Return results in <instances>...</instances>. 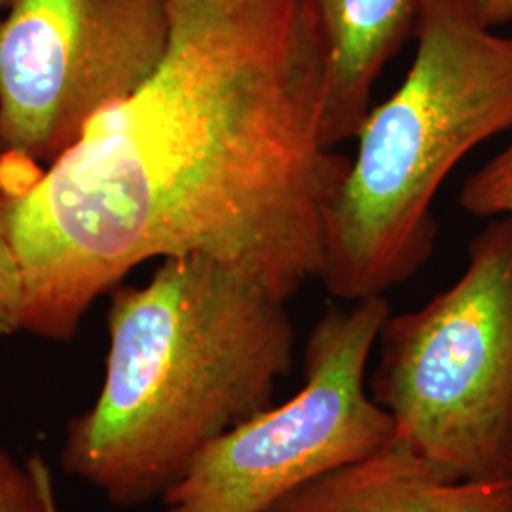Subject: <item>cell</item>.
<instances>
[{
    "label": "cell",
    "instance_id": "obj_4",
    "mask_svg": "<svg viewBox=\"0 0 512 512\" xmlns=\"http://www.w3.org/2000/svg\"><path fill=\"white\" fill-rule=\"evenodd\" d=\"M368 393L397 437L458 482L512 478V217L469 243L458 281L385 319Z\"/></svg>",
    "mask_w": 512,
    "mask_h": 512
},
{
    "label": "cell",
    "instance_id": "obj_5",
    "mask_svg": "<svg viewBox=\"0 0 512 512\" xmlns=\"http://www.w3.org/2000/svg\"><path fill=\"white\" fill-rule=\"evenodd\" d=\"M391 306L385 296L329 306L304 348V384L211 442L160 499L162 512H266L317 476L397 437L368 393L366 365Z\"/></svg>",
    "mask_w": 512,
    "mask_h": 512
},
{
    "label": "cell",
    "instance_id": "obj_2",
    "mask_svg": "<svg viewBox=\"0 0 512 512\" xmlns=\"http://www.w3.org/2000/svg\"><path fill=\"white\" fill-rule=\"evenodd\" d=\"M287 304L202 255L116 289L103 385L69 421L61 469L118 509L162 499L211 442L272 406L294 365Z\"/></svg>",
    "mask_w": 512,
    "mask_h": 512
},
{
    "label": "cell",
    "instance_id": "obj_8",
    "mask_svg": "<svg viewBox=\"0 0 512 512\" xmlns=\"http://www.w3.org/2000/svg\"><path fill=\"white\" fill-rule=\"evenodd\" d=\"M327 46L321 137L334 148L355 139L372 90L414 38L423 0H311Z\"/></svg>",
    "mask_w": 512,
    "mask_h": 512
},
{
    "label": "cell",
    "instance_id": "obj_11",
    "mask_svg": "<svg viewBox=\"0 0 512 512\" xmlns=\"http://www.w3.org/2000/svg\"><path fill=\"white\" fill-rule=\"evenodd\" d=\"M25 275L18 251L0 232V336L23 330Z\"/></svg>",
    "mask_w": 512,
    "mask_h": 512
},
{
    "label": "cell",
    "instance_id": "obj_13",
    "mask_svg": "<svg viewBox=\"0 0 512 512\" xmlns=\"http://www.w3.org/2000/svg\"><path fill=\"white\" fill-rule=\"evenodd\" d=\"M8 2H10V0H0V8H6Z\"/></svg>",
    "mask_w": 512,
    "mask_h": 512
},
{
    "label": "cell",
    "instance_id": "obj_7",
    "mask_svg": "<svg viewBox=\"0 0 512 512\" xmlns=\"http://www.w3.org/2000/svg\"><path fill=\"white\" fill-rule=\"evenodd\" d=\"M266 512H512V478L458 482L395 437L300 486Z\"/></svg>",
    "mask_w": 512,
    "mask_h": 512
},
{
    "label": "cell",
    "instance_id": "obj_1",
    "mask_svg": "<svg viewBox=\"0 0 512 512\" xmlns=\"http://www.w3.org/2000/svg\"><path fill=\"white\" fill-rule=\"evenodd\" d=\"M147 80L48 167L0 175L23 330L71 340L152 258L202 255L291 300L317 279L351 160L325 147L327 46L311 0H165Z\"/></svg>",
    "mask_w": 512,
    "mask_h": 512
},
{
    "label": "cell",
    "instance_id": "obj_9",
    "mask_svg": "<svg viewBox=\"0 0 512 512\" xmlns=\"http://www.w3.org/2000/svg\"><path fill=\"white\" fill-rule=\"evenodd\" d=\"M52 467L42 456L21 463L0 444V512H55Z\"/></svg>",
    "mask_w": 512,
    "mask_h": 512
},
{
    "label": "cell",
    "instance_id": "obj_10",
    "mask_svg": "<svg viewBox=\"0 0 512 512\" xmlns=\"http://www.w3.org/2000/svg\"><path fill=\"white\" fill-rule=\"evenodd\" d=\"M458 202L480 219L512 217V141L465 181Z\"/></svg>",
    "mask_w": 512,
    "mask_h": 512
},
{
    "label": "cell",
    "instance_id": "obj_14",
    "mask_svg": "<svg viewBox=\"0 0 512 512\" xmlns=\"http://www.w3.org/2000/svg\"><path fill=\"white\" fill-rule=\"evenodd\" d=\"M55 512H61V507H59V505H57V507H55Z\"/></svg>",
    "mask_w": 512,
    "mask_h": 512
},
{
    "label": "cell",
    "instance_id": "obj_12",
    "mask_svg": "<svg viewBox=\"0 0 512 512\" xmlns=\"http://www.w3.org/2000/svg\"><path fill=\"white\" fill-rule=\"evenodd\" d=\"M473 18L488 29L509 25L512 21V0H465Z\"/></svg>",
    "mask_w": 512,
    "mask_h": 512
},
{
    "label": "cell",
    "instance_id": "obj_6",
    "mask_svg": "<svg viewBox=\"0 0 512 512\" xmlns=\"http://www.w3.org/2000/svg\"><path fill=\"white\" fill-rule=\"evenodd\" d=\"M0 18V175L48 167L135 92L167 44L165 0H10Z\"/></svg>",
    "mask_w": 512,
    "mask_h": 512
},
{
    "label": "cell",
    "instance_id": "obj_3",
    "mask_svg": "<svg viewBox=\"0 0 512 512\" xmlns=\"http://www.w3.org/2000/svg\"><path fill=\"white\" fill-rule=\"evenodd\" d=\"M414 38V63L368 112L330 209L317 279L346 302L385 296L420 272L439 234L440 186L471 150L512 129V37L482 27L465 0H423Z\"/></svg>",
    "mask_w": 512,
    "mask_h": 512
}]
</instances>
